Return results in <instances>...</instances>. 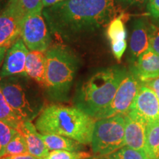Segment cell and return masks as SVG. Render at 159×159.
<instances>
[{
	"mask_svg": "<svg viewBox=\"0 0 159 159\" xmlns=\"http://www.w3.org/2000/svg\"><path fill=\"white\" fill-rule=\"evenodd\" d=\"M150 25L144 19H137L133 23L129 41L130 59L135 63L144 52L149 49Z\"/></svg>",
	"mask_w": 159,
	"mask_h": 159,
	"instance_id": "13",
	"label": "cell"
},
{
	"mask_svg": "<svg viewBox=\"0 0 159 159\" xmlns=\"http://www.w3.org/2000/svg\"><path fill=\"white\" fill-rule=\"evenodd\" d=\"M127 72L118 66L97 71L78 89L75 98V107L96 118L112 102Z\"/></svg>",
	"mask_w": 159,
	"mask_h": 159,
	"instance_id": "3",
	"label": "cell"
},
{
	"mask_svg": "<svg viewBox=\"0 0 159 159\" xmlns=\"http://www.w3.org/2000/svg\"><path fill=\"white\" fill-rule=\"evenodd\" d=\"M125 14L122 13L109 23L107 29V35L111 43L126 40L127 32L125 27Z\"/></svg>",
	"mask_w": 159,
	"mask_h": 159,
	"instance_id": "20",
	"label": "cell"
},
{
	"mask_svg": "<svg viewBox=\"0 0 159 159\" xmlns=\"http://www.w3.org/2000/svg\"><path fill=\"white\" fill-rule=\"evenodd\" d=\"M85 159H100V158H98V157H92V156H90V157H89V158H85Z\"/></svg>",
	"mask_w": 159,
	"mask_h": 159,
	"instance_id": "34",
	"label": "cell"
},
{
	"mask_svg": "<svg viewBox=\"0 0 159 159\" xmlns=\"http://www.w3.org/2000/svg\"><path fill=\"white\" fill-rule=\"evenodd\" d=\"M142 83L147 85V86L149 87L151 90L153 91L159 101V77L155 79L150 80L142 82Z\"/></svg>",
	"mask_w": 159,
	"mask_h": 159,
	"instance_id": "29",
	"label": "cell"
},
{
	"mask_svg": "<svg viewBox=\"0 0 159 159\" xmlns=\"http://www.w3.org/2000/svg\"><path fill=\"white\" fill-rule=\"evenodd\" d=\"M25 76H11L0 81V88L15 114L25 121H32L43 110V103L26 83Z\"/></svg>",
	"mask_w": 159,
	"mask_h": 159,
	"instance_id": "5",
	"label": "cell"
},
{
	"mask_svg": "<svg viewBox=\"0 0 159 159\" xmlns=\"http://www.w3.org/2000/svg\"><path fill=\"white\" fill-rule=\"evenodd\" d=\"M125 114L96 120L91 143L93 152L104 157L125 147Z\"/></svg>",
	"mask_w": 159,
	"mask_h": 159,
	"instance_id": "6",
	"label": "cell"
},
{
	"mask_svg": "<svg viewBox=\"0 0 159 159\" xmlns=\"http://www.w3.org/2000/svg\"><path fill=\"white\" fill-rule=\"evenodd\" d=\"M19 2L25 16L43 8L42 0H19Z\"/></svg>",
	"mask_w": 159,
	"mask_h": 159,
	"instance_id": "25",
	"label": "cell"
},
{
	"mask_svg": "<svg viewBox=\"0 0 159 159\" xmlns=\"http://www.w3.org/2000/svg\"><path fill=\"white\" fill-rule=\"evenodd\" d=\"M104 159H105V158H104Z\"/></svg>",
	"mask_w": 159,
	"mask_h": 159,
	"instance_id": "36",
	"label": "cell"
},
{
	"mask_svg": "<svg viewBox=\"0 0 159 159\" xmlns=\"http://www.w3.org/2000/svg\"><path fill=\"white\" fill-rule=\"evenodd\" d=\"M142 82L131 71L127 72L119 85L112 102L95 119L108 118L118 114H126L139 90Z\"/></svg>",
	"mask_w": 159,
	"mask_h": 159,
	"instance_id": "8",
	"label": "cell"
},
{
	"mask_svg": "<svg viewBox=\"0 0 159 159\" xmlns=\"http://www.w3.org/2000/svg\"><path fill=\"white\" fill-rule=\"evenodd\" d=\"M7 50V49L5 48H0V66H1L2 63L3 59L5 58Z\"/></svg>",
	"mask_w": 159,
	"mask_h": 159,
	"instance_id": "33",
	"label": "cell"
},
{
	"mask_svg": "<svg viewBox=\"0 0 159 159\" xmlns=\"http://www.w3.org/2000/svg\"><path fill=\"white\" fill-rule=\"evenodd\" d=\"M147 5L151 16L159 22V0H149Z\"/></svg>",
	"mask_w": 159,
	"mask_h": 159,
	"instance_id": "28",
	"label": "cell"
},
{
	"mask_svg": "<svg viewBox=\"0 0 159 159\" xmlns=\"http://www.w3.org/2000/svg\"><path fill=\"white\" fill-rule=\"evenodd\" d=\"M116 0H65L43 9L49 31L66 41L109 25L117 17Z\"/></svg>",
	"mask_w": 159,
	"mask_h": 159,
	"instance_id": "1",
	"label": "cell"
},
{
	"mask_svg": "<svg viewBox=\"0 0 159 159\" xmlns=\"http://www.w3.org/2000/svg\"><path fill=\"white\" fill-rule=\"evenodd\" d=\"M149 49L159 55V27L152 24H150Z\"/></svg>",
	"mask_w": 159,
	"mask_h": 159,
	"instance_id": "26",
	"label": "cell"
},
{
	"mask_svg": "<svg viewBox=\"0 0 159 159\" xmlns=\"http://www.w3.org/2000/svg\"><path fill=\"white\" fill-rule=\"evenodd\" d=\"M128 113L140 117L148 124L158 120L159 101L156 95L149 87L142 83Z\"/></svg>",
	"mask_w": 159,
	"mask_h": 159,
	"instance_id": "10",
	"label": "cell"
},
{
	"mask_svg": "<svg viewBox=\"0 0 159 159\" xmlns=\"http://www.w3.org/2000/svg\"><path fill=\"white\" fill-rule=\"evenodd\" d=\"M43 10L25 16L21 21V39L30 51L46 52L51 42L50 34Z\"/></svg>",
	"mask_w": 159,
	"mask_h": 159,
	"instance_id": "7",
	"label": "cell"
},
{
	"mask_svg": "<svg viewBox=\"0 0 159 159\" xmlns=\"http://www.w3.org/2000/svg\"><path fill=\"white\" fill-rule=\"evenodd\" d=\"M103 158L105 159H148L142 152L127 146Z\"/></svg>",
	"mask_w": 159,
	"mask_h": 159,
	"instance_id": "23",
	"label": "cell"
},
{
	"mask_svg": "<svg viewBox=\"0 0 159 159\" xmlns=\"http://www.w3.org/2000/svg\"><path fill=\"white\" fill-rule=\"evenodd\" d=\"M132 72L141 82L159 77V55L150 49L144 52L134 63Z\"/></svg>",
	"mask_w": 159,
	"mask_h": 159,
	"instance_id": "14",
	"label": "cell"
},
{
	"mask_svg": "<svg viewBox=\"0 0 159 159\" xmlns=\"http://www.w3.org/2000/svg\"><path fill=\"white\" fill-rule=\"evenodd\" d=\"M121 5L127 6V7H135V6H142L147 3L149 0H116Z\"/></svg>",
	"mask_w": 159,
	"mask_h": 159,
	"instance_id": "30",
	"label": "cell"
},
{
	"mask_svg": "<svg viewBox=\"0 0 159 159\" xmlns=\"http://www.w3.org/2000/svg\"><path fill=\"white\" fill-rule=\"evenodd\" d=\"M30 50L19 38L7 50L0 77L5 78L11 76H25V66Z\"/></svg>",
	"mask_w": 159,
	"mask_h": 159,
	"instance_id": "11",
	"label": "cell"
},
{
	"mask_svg": "<svg viewBox=\"0 0 159 159\" xmlns=\"http://www.w3.org/2000/svg\"><path fill=\"white\" fill-rule=\"evenodd\" d=\"M1 159H39L36 157L32 156L30 153L21 154V155H13V156H5Z\"/></svg>",
	"mask_w": 159,
	"mask_h": 159,
	"instance_id": "31",
	"label": "cell"
},
{
	"mask_svg": "<svg viewBox=\"0 0 159 159\" xmlns=\"http://www.w3.org/2000/svg\"><path fill=\"white\" fill-rule=\"evenodd\" d=\"M17 131L10 125L0 121V159L5 156L7 144Z\"/></svg>",
	"mask_w": 159,
	"mask_h": 159,
	"instance_id": "22",
	"label": "cell"
},
{
	"mask_svg": "<svg viewBox=\"0 0 159 159\" xmlns=\"http://www.w3.org/2000/svg\"><path fill=\"white\" fill-rule=\"evenodd\" d=\"M27 153H29V152L25 137L19 131H17L7 144L4 157Z\"/></svg>",
	"mask_w": 159,
	"mask_h": 159,
	"instance_id": "21",
	"label": "cell"
},
{
	"mask_svg": "<svg viewBox=\"0 0 159 159\" xmlns=\"http://www.w3.org/2000/svg\"><path fill=\"white\" fill-rule=\"evenodd\" d=\"M18 131L25 137L30 154L39 159H43L48 156L50 151L46 146L40 136V133L38 132L36 127L32 121L23 122Z\"/></svg>",
	"mask_w": 159,
	"mask_h": 159,
	"instance_id": "15",
	"label": "cell"
},
{
	"mask_svg": "<svg viewBox=\"0 0 159 159\" xmlns=\"http://www.w3.org/2000/svg\"><path fill=\"white\" fill-rule=\"evenodd\" d=\"M27 77L45 87L46 83V55L45 52L30 51L25 66Z\"/></svg>",
	"mask_w": 159,
	"mask_h": 159,
	"instance_id": "16",
	"label": "cell"
},
{
	"mask_svg": "<svg viewBox=\"0 0 159 159\" xmlns=\"http://www.w3.org/2000/svg\"><path fill=\"white\" fill-rule=\"evenodd\" d=\"M40 136L49 151L62 150L71 151V152H79L83 149V144L68 137L56 134H41V133H40Z\"/></svg>",
	"mask_w": 159,
	"mask_h": 159,
	"instance_id": "17",
	"label": "cell"
},
{
	"mask_svg": "<svg viewBox=\"0 0 159 159\" xmlns=\"http://www.w3.org/2000/svg\"><path fill=\"white\" fill-rule=\"evenodd\" d=\"M24 17L19 0H10L0 13V48L8 49L19 39Z\"/></svg>",
	"mask_w": 159,
	"mask_h": 159,
	"instance_id": "9",
	"label": "cell"
},
{
	"mask_svg": "<svg viewBox=\"0 0 159 159\" xmlns=\"http://www.w3.org/2000/svg\"><path fill=\"white\" fill-rule=\"evenodd\" d=\"M95 122L77 107L53 104L41 111L35 125L41 134L60 135L85 145L91 143Z\"/></svg>",
	"mask_w": 159,
	"mask_h": 159,
	"instance_id": "2",
	"label": "cell"
},
{
	"mask_svg": "<svg viewBox=\"0 0 159 159\" xmlns=\"http://www.w3.org/2000/svg\"><path fill=\"white\" fill-rule=\"evenodd\" d=\"M145 155L148 159H159V119L147 126Z\"/></svg>",
	"mask_w": 159,
	"mask_h": 159,
	"instance_id": "18",
	"label": "cell"
},
{
	"mask_svg": "<svg viewBox=\"0 0 159 159\" xmlns=\"http://www.w3.org/2000/svg\"><path fill=\"white\" fill-rule=\"evenodd\" d=\"M43 159H48V158H43Z\"/></svg>",
	"mask_w": 159,
	"mask_h": 159,
	"instance_id": "35",
	"label": "cell"
},
{
	"mask_svg": "<svg viewBox=\"0 0 159 159\" xmlns=\"http://www.w3.org/2000/svg\"><path fill=\"white\" fill-rule=\"evenodd\" d=\"M111 50L114 57L118 61H120L124 55L125 50L127 49V41L126 40L116 43H111Z\"/></svg>",
	"mask_w": 159,
	"mask_h": 159,
	"instance_id": "27",
	"label": "cell"
},
{
	"mask_svg": "<svg viewBox=\"0 0 159 159\" xmlns=\"http://www.w3.org/2000/svg\"><path fill=\"white\" fill-rule=\"evenodd\" d=\"M0 121L19 130L22 121L15 114L13 109L6 100L0 88Z\"/></svg>",
	"mask_w": 159,
	"mask_h": 159,
	"instance_id": "19",
	"label": "cell"
},
{
	"mask_svg": "<svg viewBox=\"0 0 159 159\" xmlns=\"http://www.w3.org/2000/svg\"><path fill=\"white\" fill-rule=\"evenodd\" d=\"M90 156H91V155L83 152L57 150L50 151L46 158L48 159H85Z\"/></svg>",
	"mask_w": 159,
	"mask_h": 159,
	"instance_id": "24",
	"label": "cell"
},
{
	"mask_svg": "<svg viewBox=\"0 0 159 159\" xmlns=\"http://www.w3.org/2000/svg\"><path fill=\"white\" fill-rule=\"evenodd\" d=\"M62 1H65V0H42V5L43 7L45 8V7H50V6Z\"/></svg>",
	"mask_w": 159,
	"mask_h": 159,
	"instance_id": "32",
	"label": "cell"
},
{
	"mask_svg": "<svg viewBox=\"0 0 159 159\" xmlns=\"http://www.w3.org/2000/svg\"><path fill=\"white\" fill-rule=\"evenodd\" d=\"M45 55L44 88L52 99L66 100L79 67L78 57L69 47L61 44L49 47Z\"/></svg>",
	"mask_w": 159,
	"mask_h": 159,
	"instance_id": "4",
	"label": "cell"
},
{
	"mask_svg": "<svg viewBox=\"0 0 159 159\" xmlns=\"http://www.w3.org/2000/svg\"><path fill=\"white\" fill-rule=\"evenodd\" d=\"M125 144L142 152L145 156V142L148 122L136 115L125 114Z\"/></svg>",
	"mask_w": 159,
	"mask_h": 159,
	"instance_id": "12",
	"label": "cell"
}]
</instances>
